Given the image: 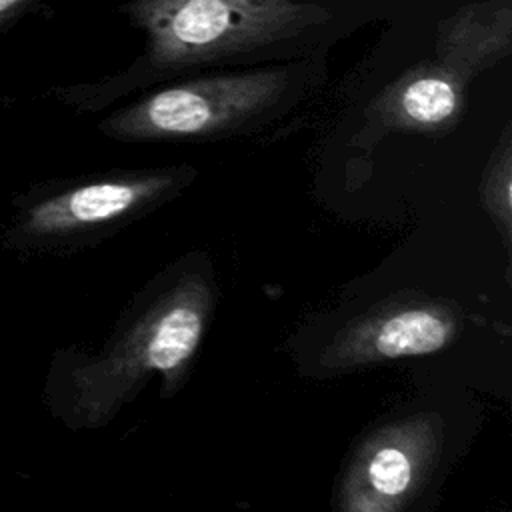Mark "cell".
<instances>
[{"label":"cell","mask_w":512,"mask_h":512,"mask_svg":"<svg viewBox=\"0 0 512 512\" xmlns=\"http://www.w3.org/2000/svg\"><path fill=\"white\" fill-rule=\"evenodd\" d=\"M42 0H0V30L38 6Z\"/></svg>","instance_id":"9c48e42d"},{"label":"cell","mask_w":512,"mask_h":512,"mask_svg":"<svg viewBox=\"0 0 512 512\" xmlns=\"http://www.w3.org/2000/svg\"><path fill=\"white\" fill-rule=\"evenodd\" d=\"M218 284L208 256L188 254L162 270L132 302L98 356L74 374L76 414L100 426L154 378L174 396L190 376L210 328Z\"/></svg>","instance_id":"6da1fadb"},{"label":"cell","mask_w":512,"mask_h":512,"mask_svg":"<svg viewBox=\"0 0 512 512\" xmlns=\"http://www.w3.org/2000/svg\"><path fill=\"white\" fill-rule=\"evenodd\" d=\"M510 0H476L444 18L434 58L422 60L388 84L368 106V128L436 134L464 116L470 82L510 54Z\"/></svg>","instance_id":"277c9868"},{"label":"cell","mask_w":512,"mask_h":512,"mask_svg":"<svg viewBox=\"0 0 512 512\" xmlns=\"http://www.w3.org/2000/svg\"><path fill=\"white\" fill-rule=\"evenodd\" d=\"M462 322L454 302L416 294L396 296L342 326L324 346L320 368L346 372L436 354L456 342Z\"/></svg>","instance_id":"8992f818"},{"label":"cell","mask_w":512,"mask_h":512,"mask_svg":"<svg viewBox=\"0 0 512 512\" xmlns=\"http://www.w3.org/2000/svg\"><path fill=\"white\" fill-rule=\"evenodd\" d=\"M512 180V154H510V136L504 132L500 146L494 150L492 160L484 172L482 182V204L492 220L502 230L504 242H510V226H512V202H510V186Z\"/></svg>","instance_id":"ba28073f"},{"label":"cell","mask_w":512,"mask_h":512,"mask_svg":"<svg viewBox=\"0 0 512 512\" xmlns=\"http://www.w3.org/2000/svg\"><path fill=\"white\" fill-rule=\"evenodd\" d=\"M194 180L188 164L106 174L34 206L28 228L40 236L114 230L164 206Z\"/></svg>","instance_id":"52a82bcc"},{"label":"cell","mask_w":512,"mask_h":512,"mask_svg":"<svg viewBox=\"0 0 512 512\" xmlns=\"http://www.w3.org/2000/svg\"><path fill=\"white\" fill-rule=\"evenodd\" d=\"M302 64L206 74L146 88L100 130L120 142H216L256 132L290 112L306 94Z\"/></svg>","instance_id":"3957f363"},{"label":"cell","mask_w":512,"mask_h":512,"mask_svg":"<svg viewBox=\"0 0 512 512\" xmlns=\"http://www.w3.org/2000/svg\"><path fill=\"white\" fill-rule=\"evenodd\" d=\"M444 424L418 412L382 424L364 436L334 490L342 512H398L414 502L440 462Z\"/></svg>","instance_id":"5b68a950"},{"label":"cell","mask_w":512,"mask_h":512,"mask_svg":"<svg viewBox=\"0 0 512 512\" xmlns=\"http://www.w3.org/2000/svg\"><path fill=\"white\" fill-rule=\"evenodd\" d=\"M126 10L144 32L146 48L126 72L90 92L94 102L204 66L274 54L326 18L298 0H128Z\"/></svg>","instance_id":"7a4b0ae2"}]
</instances>
